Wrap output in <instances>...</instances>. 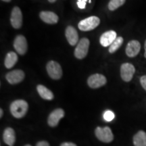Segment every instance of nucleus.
I'll return each instance as SVG.
<instances>
[{"mask_svg":"<svg viewBox=\"0 0 146 146\" xmlns=\"http://www.w3.org/2000/svg\"><path fill=\"white\" fill-rule=\"evenodd\" d=\"M10 109L14 117L21 118L26 115L29 109V105L28 103L25 100H18L11 104Z\"/></svg>","mask_w":146,"mask_h":146,"instance_id":"obj_1","label":"nucleus"},{"mask_svg":"<svg viewBox=\"0 0 146 146\" xmlns=\"http://www.w3.org/2000/svg\"><path fill=\"white\" fill-rule=\"evenodd\" d=\"M100 24V18L97 16H93L80 21L78 24V27L82 31H89L98 27Z\"/></svg>","mask_w":146,"mask_h":146,"instance_id":"obj_2","label":"nucleus"},{"mask_svg":"<svg viewBox=\"0 0 146 146\" xmlns=\"http://www.w3.org/2000/svg\"><path fill=\"white\" fill-rule=\"evenodd\" d=\"M89 45H90V42L87 38H82L78 41L75 50H74V56L79 60L85 58L88 54Z\"/></svg>","mask_w":146,"mask_h":146,"instance_id":"obj_3","label":"nucleus"},{"mask_svg":"<svg viewBox=\"0 0 146 146\" xmlns=\"http://www.w3.org/2000/svg\"><path fill=\"white\" fill-rule=\"evenodd\" d=\"M46 70L49 76L52 79L59 80L62 76V68L57 62L53 60L48 62L46 66Z\"/></svg>","mask_w":146,"mask_h":146,"instance_id":"obj_4","label":"nucleus"},{"mask_svg":"<svg viewBox=\"0 0 146 146\" xmlns=\"http://www.w3.org/2000/svg\"><path fill=\"white\" fill-rule=\"evenodd\" d=\"M95 133H96L97 138L101 141L105 142V143H110L113 141L114 135H113L110 128L108 127H105L104 128L100 127H97Z\"/></svg>","mask_w":146,"mask_h":146,"instance_id":"obj_5","label":"nucleus"},{"mask_svg":"<svg viewBox=\"0 0 146 146\" xmlns=\"http://www.w3.org/2000/svg\"><path fill=\"white\" fill-rule=\"evenodd\" d=\"M135 72V68L132 64L124 63L120 66V76L124 81H131Z\"/></svg>","mask_w":146,"mask_h":146,"instance_id":"obj_6","label":"nucleus"},{"mask_svg":"<svg viewBox=\"0 0 146 146\" xmlns=\"http://www.w3.org/2000/svg\"><path fill=\"white\" fill-rule=\"evenodd\" d=\"M23 13L19 7H14L12 9L10 16V23L13 28L18 29L23 25Z\"/></svg>","mask_w":146,"mask_h":146,"instance_id":"obj_7","label":"nucleus"},{"mask_svg":"<svg viewBox=\"0 0 146 146\" xmlns=\"http://www.w3.org/2000/svg\"><path fill=\"white\" fill-rule=\"evenodd\" d=\"M107 83V79L105 76L101 74H94L89 76L87 79V84L91 88H100Z\"/></svg>","mask_w":146,"mask_h":146,"instance_id":"obj_8","label":"nucleus"},{"mask_svg":"<svg viewBox=\"0 0 146 146\" xmlns=\"http://www.w3.org/2000/svg\"><path fill=\"white\" fill-rule=\"evenodd\" d=\"M13 45L16 52H18L20 55L25 54L28 50V43L26 38L21 35L16 36Z\"/></svg>","mask_w":146,"mask_h":146,"instance_id":"obj_9","label":"nucleus"},{"mask_svg":"<svg viewBox=\"0 0 146 146\" xmlns=\"http://www.w3.org/2000/svg\"><path fill=\"white\" fill-rule=\"evenodd\" d=\"M25 77V74L22 70H14L7 73L5 78L9 83L15 85L21 83Z\"/></svg>","mask_w":146,"mask_h":146,"instance_id":"obj_10","label":"nucleus"},{"mask_svg":"<svg viewBox=\"0 0 146 146\" xmlns=\"http://www.w3.org/2000/svg\"><path fill=\"white\" fill-rule=\"evenodd\" d=\"M141 50V44L137 40H132L127 43L125 52L128 57L134 58L138 55Z\"/></svg>","mask_w":146,"mask_h":146,"instance_id":"obj_11","label":"nucleus"},{"mask_svg":"<svg viewBox=\"0 0 146 146\" xmlns=\"http://www.w3.org/2000/svg\"><path fill=\"white\" fill-rule=\"evenodd\" d=\"M64 116V111L61 108L54 110L49 116L47 123L50 127H56L58 125L59 121Z\"/></svg>","mask_w":146,"mask_h":146,"instance_id":"obj_12","label":"nucleus"},{"mask_svg":"<svg viewBox=\"0 0 146 146\" xmlns=\"http://www.w3.org/2000/svg\"><path fill=\"white\" fill-rule=\"evenodd\" d=\"M116 38H117V35L114 31H108L102 34L100 36V44L103 47H108Z\"/></svg>","mask_w":146,"mask_h":146,"instance_id":"obj_13","label":"nucleus"},{"mask_svg":"<svg viewBox=\"0 0 146 146\" xmlns=\"http://www.w3.org/2000/svg\"><path fill=\"white\" fill-rule=\"evenodd\" d=\"M65 35L69 44L74 46L78 43V35L77 31L72 26H68L65 31Z\"/></svg>","mask_w":146,"mask_h":146,"instance_id":"obj_14","label":"nucleus"},{"mask_svg":"<svg viewBox=\"0 0 146 146\" xmlns=\"http://www.w3.org/2000/svg\"><path fill=\"white\" fill-rule=\"evenodd\" d=\"M39 17L44 23L50 25L58 23L59 21L57 14L51 11H42L39 13Z\"/></svg>","mask_w":146,"mask_h":146,"instance_id":"obj_15","label":"nucleus"},{"mask_svg":"<svg viewBox=\"0 0 146 146\" xmlns=\"http://www.w3.org/2000/svg\"><path fill=\"white\" fill-rule=\"evenodd\" d=\"M3 141L7 145L10 146H13L14 143H15L16 137H15V132L14 129L12 128H7L5 129L3 132Z\"/></svg>","mask_w":146,"mask_h":146,"instance_id":"obj_16","label":"nucleus"},{"mask_svg":"<svg viewBox=\"0 0 146 146\" xmlns=\"http://www.w3.org/2000/svg\"><path fill=\"white\" fill-rule=\"evenodd\" d=\"M36 90H37L38 94L43 99L46 100H52L54 99V94L50 91V89H47L46 87L42 85H38L36 87Z\"/></svg>","mask_w":146,"mask_h":146,"instance_id":"obj_17","label":"nucleus"},{"mask_svg":"<svg viewBox=\"0 0 146 146\" xmlns=\"http://www.w3.org/2000/svg\"><path fill=\"white\" fill-rule=\"evenodd\" d=\"M18 62V56L15 52H10L6 54L4 60V65L6 68H12Z\"/></svg>","mask_w":146,"mask_h":146,"instance_id":"obj_18","label":"nucleus"},{"mask_svg":"<svg viewBox=\"0 0 146 146\" xmlns=\"http://www.w3.org/2000/svg\"><path fill=\"white\" fill-rule=\"evenodd\" d=\"M133 143L135 146H146V133L139 131L133 137Z\"/></svg>","mask_w":146,"mask_h":146,"instance_id":"obj_19","label":"nucleus"},{"mask_svg":"<svg viewBox=\"0 0 146 146\" xmlns=\"http://www.w3.org/2000/svg\"><path fill=\"white\" fill-rule=\"evenodd\" d=\"M123 41L124 39L122 36H117V38L114 40V42L110 45L109 52L110 54H113V53L116 52L121 47V45H123Z\"/></svg>","mask_w":146,"mask_h":146,"instance_id":"obj_20","label":"nucleus"},{"mask_svg":"<svg viewBox=\"0 0 146 146\" xmlns=\"http://www.w3.org/2000/svg\"><path fill=\"white\" fill-rule=\"evenodd\" d=\"M126 0H110L108 3V9L110 11H114L125 4Z\"/></svg>","mask_w":146,"mask_h":146,"instance_id":"obj_21","label":"nucleus"},{"mask_svg":"<svg viewBox=\"0 0 146 146\" xmlns=\"http://www.w3.org/2000/svg\"><path fill=\"white\" fill-rule=\"evenodd\" d=\"M114 112H112L110 110H107L106 112H105L104 114V118L105 120H106L108 122H110L114 118Z\"/></svg>","mask_w":146,"mask_h":146,"instance_id":"obj_22","label":"nucleus"},{"mask_svg":"<svg viewBox=\"0 0 146 146\" xmlns=\"http://www.w3.org/2000/svg\"><path fill=\"white\" fill-rule=\"evenodd\" d=\"M140 83H141L142 87L146 91V75L142 76L140 78Z\"/></svg>","mask_w":146,"mask_h":146,"instance_id":"obj_23","label":"nucleus"},{"mask_svg":"<svg viewBox=\"0 0 146 146\" xmlns=\"http://www.w3.org/2000/svg\"><path fill=\"white\" fill-rule=\"evenodd\" d=\"M87 0H78V2H77V5L79 8L81 9H84L85 8V2Z\"/></svg>","mask_w":146,"mask_h":146,"instance_id":"obj_24","label":"nucleus"},{"mask_svg":"<svg viewBox=\"0 0 146 146\" xmlns=\"http://www.w3.org/2000/svg\"><path fill=\"white\" fill-rule=\"evenodd\" d=\"M36 146H50V144H49L46 141H42L38 142Z\"/></svg>","mask_w":146,"mask_h":146,"instance_id":"obj_25","label":"nucleus"},{"mask_svg":"<svg viewBox=\"0 0 146 146\" xmlns=\"http://www.w3.org/2000/svg\"><path fill=\"white\" fill-rule=\"evenodd\" d=\"M61 146H76V144L70 143V142H65L61 144Z\"/></svg>","mask_w":146,"mask_h":146,"instance_id":"obj_26","label":"nucleus"},{"mask_svg":"<svg viewBox=\"0 0 146 146\" xmlns=\"http://www.w3.org/2000/svg\"><path fill=\"white\" fill-rule=\"evenodd\" d=\"M144 48H145V54H144V56L146 58V40L145 41V45H144Z\"/></svg>","mask_w":146,"mask_h":146,"instance_id":"obj_27","label":"nucleus"},{"mask_svg":"<svg viewBox=\"0 0 146 146\" xmlns=\"http://www.w3.org/2000/svg\"><path fill=\"white\" fill-rule=\"evenodd\" d=\"M3 110L2 109H0V117H2V116H3Z\"/></svg>","mask_w":146,"mask_h":146,"instance_id":"obj_28","label":"nucleus"},{"mask_svg":"<svg viewBox=\"0 0 146 146\" xmlns=\"http://www.w3.org/2000/svg\"><path fill=\"white\" fill-rule=\"evenodd\" d=\"M48 1L50 3H54V2H56V0H48Z\"/></svg>","mask_w":146,"mask_h":146,"instance_id":"obj_29","label":"nucleus"},{"mask_svg":"<svg viewBox=\"0 0 146 146\" xmlns=\"http://www.w3.org/2000/svg\"><path fill=\"white\" fill-rule=\"evenodd\" d=\"M1 1H5V2H10V1H12V0H1Z\"/></svg>","mask_w":146,"mask_h":146,"instance_id":"obj_30","label":"nucleus"},{"mask_svg":"<svg viewBox=\"0 0 146 146\" xmlns=\"http://www.w3.org/2000/svg\"><path fill=\"white\" fill-rule=\"evenodd\" d=\"M25 146H31V145H25Z\"/></svg>","mask_w":146,"mask_h":146,"instance_id":"obj_31","label":"nucleus"}]
</instances>
